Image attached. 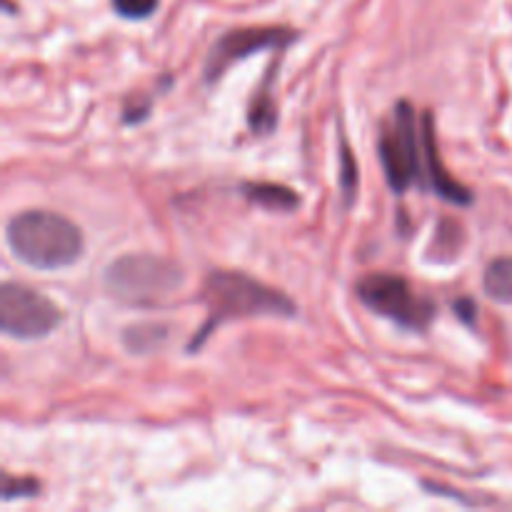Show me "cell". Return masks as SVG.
<instances>
[{
    "mask_svg": "<svg viewBox=\"0 0 512 512\" xmlns=\"http://www.w3.org/2000/svg\"><path fill=\"white\" fill-rule=\"evenodd\" d=\"M203 303L208 305V323L198 328L195 338L190 340V353H195L208 340V335L228 320L260 318V315L293 318L298 313L288 295L268 288L250 275L235 273V270H215L213 275H208L203 288Z\"/></svg>",
    "mask_w": 512,
    "mask_h": 512,
    "instance_id": "obj_1",
    "label": "cell"
},
{
    "mask_svg": "<svg viewBox=\"0 0 512 512\" xmlns=\"http://www.w3.org/2000/svg\"><path fill=\"white\" fill-rule=\"evenodd\" d=\"M355 188H358V168H355V158L350 148L343 140V150H340V190L345 195V203H353Z\"/></svg>",
    "mask_w": 512,
    "mask_h": 512,
    "instance_id": "obj_13",
    "label": "cell"
},
{
    "mask_svg": "<svg viewBox=\"0 0 512 512\" xmlns=\"http://www.w3.org/2000/svg\"><path fill=\"white\" fill-rule=\"evenodd\" d=\"M358 298L365 308L413 333L428 330L438 315V305L433 300L415 293L408 280L393 273L365 275L358 283Z\"/></svg>",
    "mask_w": 512,
    "mask_h": 512,
    "instance_id": "obj_5",
    "label": "cell"
},
{
    "mask_svg": "<svg viewBox=\"0 0 512 512\" xmlns=\"http://www.w3.org/2000/svg\"><path fill=\"white\" fill-rule=\"evenodd\" d=\"M243 195L250 203L260 205L265 210H278V213H288V210H295L300 205L298 193L288 185L278 183H245Z\"/></svg>",
    "mask_w": 512,
    "mask_h": 512,
    "instance_id": "obj_9",
    "label": "cell"
},
{
    "mask_svg": "<svg viewBox=\"0 0 512 512\" xmlns=\"http://www.w3.org/2000/svg\"><path fill=\"white\" fill-rule=\"evenodd\" d=\"M10 250L35 270L70 268L83 255L78 225L50 210H25L5 228Z\"/></svg>",
    "mask_w": 512,
    "mask_h": 512,
    "instance_id": "obj_2",
    "label": "cell"
},
{
    "mask_svg": "<svg viewBox=\"0 0 512 512\" xmlns=\"http://www.w3.org/2000/svg\"><path fill=\"white\" fill-rule=\"evenodd\" d=\"M160 0H113V10L125 20H145L158 10Z\"/></svg>",
    "mask_w": 512,
    "mask_h": 512,
    "instance_id": "obj_14",
    "label": "cell"
},
{
    "mask_svg": "<svg viewBox=\"0 0 512 512\" xmlns=\"http://www.w3.org/2000/svg\"><path fill=\"white\" fill-rule=\"evenodd\" d=\"M273 70L275 68H270L268 78L263 80V85H258L253 103H250L248 108V123L255 135L273 133L275 125H278V110H275L273 93H270V85H273V78H275Z\"/></svg>",
    "mask_w": 512,
    "mask_h": 512,
    "instance_id": "obj_10",
    "label": "cell"
},
{
    "mask_svg": "<svg viewBox=\"0 0 512 512\" xmlns=\"http://www.w3.org/2000/svg\"><path fill=\"white\" fill-rule=\"evenodd\" d=\"M63 320L58 305L38 290L20 283L0 288V330L8 338L38 340L53 333Z\"/></svg>",
    "mask_w": 512,
    "mask_h": 512,
    "instance_id": "obj_6",
    "label": "cell"
},
{
    "mask_svg": "<svg viewBox=\"0 0 512 512\" xmlns=\"http://www.w3.org/2000/svg\"><path fill=\"white\" fill-rule=\"evenodd\" d=\"M40 490V485L30 478H13V475L5 473V483H3V500H13V498H33L35 493Z\"/></svg>",
    "mask_w": 512,
    "mask_h": 512,
    "instance_id": "obj_15",
    "label": "cell"
},
{
    "mask_svg": "<svg viewBox=\"0 0 512 512\" xmlns=\"http://www.w3.org/2000/svg\"><path fill=\"white\" fill-rule=\"evenodd\" d=\"M380 163L385 180L395 193H405L413 185H425L423 168V130L408 100H400L393 108V118L383 125L378 143Z\"/></svg>",
    "mask_w": 512,
    "mask_h": 512,
    "instance_id": "obj_4",
    "label": "cell"
},
{
    "mask_svg": "<svg viewBox=\"0 0 512 512\" xmlns=\"http://www.w3.org/2000/svg\"><path fill=\"white\" fill-rule=\"evenodd\" d=\"M483 288L495 303H512V258H498L488 265L483 278Z\"/></svg>",
    "mask_w": 512,
    "mask_h": 512,
    "instance_id": "obj_11",
    "label": "cell"
},
{
    "mask_svg": "<svg viewBox=\"0 0 512 512\" xmlns=\"http://www.w3.org/2000/svg\"><path fill=\"white\" fill-rule=\"evenodd\" d=\"M420 130H423V168H425L423 188H433L435 195H440V198L448 200V203L453 205L473 203V193H470L465 185H460L455 178H450L443 160H440L438 143H435L433 118H430V115H423V125H420Z\"/></svg>",
    "mask_w": 512,
    "mask_h": 512,
    "instance_id": "obj_8",
    "label": "cell"
},
{
    "mask_svg": "<svg viewBox=\"0 0 512 512\" xmlns=\"http://www.w3.org/2000/svg\"><path fill=\"white\" fill-rule=\"evenodd\" d=\"M455 315L458 320H463L465 325H475V318H478V305H475L473 298H460L453 303Z\"/></svg>",
    "mask_w": 512,
    "mask_h": 512,
    "instance_id": "obj_16",
    "label": "cell"
},
{
    "mask_svg": "<svg viewBox=\"0 0 512 512\" xmlns=\"http://www.w3.org/2000/svg\"><path fill=\"white\" fill-rule=\"evenodd\" d=\"M298 40V33L290 28H278V25H263V28H235L228 30L215 40L208 58L203 65L205 83L213 85L215 80L223 78L228 68H233L240 60H248L250 55L260 50H285Z\"/></svg>",
    "mask_w": 512,
    "mask_h": 512,
    "instance_id": "obj_7",
    "label": "cell"
},
{
    "mask_svg": "<svg viewBox=\"0 0 512 512\" xmlns=\"http://www.w3.org/2000/svg\"><path fill=\"white\" fill-rule=\"evenodd\" d=\"M183 280V270L175 260L148 253L123 255L113 260L103 275V285L110 298L135 308L160 305L178 293Z\"/></svg>",
    "mask_w": 512,
    "mask_h": 512,
    "instance_id": "obj_3",
    "label": "cell"
},
{
    "mask_svg": "<svg viewBox=\"0 0 512 512\" xmlns=\"http://www.w3.org/2000/svg\"><path fill=\"white\" fill-rule=\"evenodd\" d=\"M160 340H165L163 325H135V328L125 330V343L133 353L155 348V345H160Z\"/></svg>",
    "mask_w": 512,
    "mask_h": 512,
    "instance_id": "obj_12",
    "label": "cell"
}]
</instances>
